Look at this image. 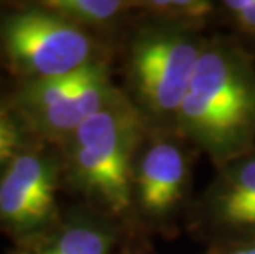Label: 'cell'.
<instances>
[{"label": "cell", "instance_id": "obj_13", "mask_svg": "<svg viewBox=\"0 0 255 254\" xmlns=\"http://www.w3.org/2000/svg\"><path fill=\"white\" fill-rule=\"evenodd\" d=\"M33 139L8 98H0V175Z\"/></svg>", "mask_w": 255, "mask_h": 254}, {"label": "cell", "instance_id": "obj_15", "mask_svg": "<svg viewBox=\"0 0 255 254\" xmlns=\"http://www.w3.org/2000/svg\"><path fill=\"white\" fill-rule=\"evenodd\" d=\"M17 254H26V253H25V251H23V250H21V251H18V253H17Z\"/></svg>", "mask_w": 255, "mask_h": 254}, {"label": "cell", "instance_id": "obj_3", "mask_svg": "<svg viewBox=\"0 0 255 254\" xmlns=\"http://www.w3.org/2000/svg\"><path fill=\"white\" fill-rule=\"evenodd\" d=\"M208 35L135 17L119 46L121 88L146 129L178 132V114Z\"/></svg>", "mask_w": 255, "mask_h": 254}, {"label": "cell", "instance_id": "obj_7", "mask_svg": "<svg viewBox=\"0 0 255 254\" xmlns=\"http://www.w3.org/2000/svg\"><path fill=\"white\" fill-rule=\"evenodd\" d=\"M61 190L59 149L31 139L0 175V231L30 250L61 221Z\"/></svg>", "mask_w": 255, "mask_h": 254}, {"label": "cell", "instance_id": "obj_10", "mask_svg": "<svg viewBox=\"0 0 255 254\" xmlns=\"http://www.w3.org/2000/svg\"><path fill=\"white\" fill-rule=\"evenodd\" d=\"M119 50L137 17L138 0H41L38 2Z\"/></svg>", "mask_w": 255, "mask_h": 254}, {"label": "cell", "instance_id": "obj_12", "mask_svg": "<svg viewBox=\"0 0 255 254\" xmlns=\"http://www.w3.org/2000/svg\"><path fill=\"white\" fill-rule=\"evenodd\" d=\"M216 25L255 56V0H218Z\"/></svg>", "mask_w": 255, "mask_h": 254}, {"label": "cell", "instance_id": "obj_8", "mask_svg": "<svg viewBox=\"0 0 255 254\" xmlns=\"http://www.w3.org/2000/svg\"><path fill=\"white\" fill-rule=\"evenodd\" d=\"M184 230L208 250L255 241V147L216 169L194 197Z\"/></svg>", "mask_w": 255, "mask_h": 254}, {"label": "cell", "instance_id": "obj_9", "mask_svg": "<svg viewBox=\"0 0 255 254\" xmlns=\"http://www.w3.org/2000/svg\"><path fill=\"white\" fill-rule=\"evenodd\" d=\"M126 231L128 230L119 221L83 207L63 216L55 230L23 251L26 254H114Z\"/></svg>", "mask_w": 255, "mask_h": 254}, {"label": "cell", "instance_id": "obj_6", "mask_svg": "<svg viewBox=\"0 0 255 254\" xmlns=\"http://www.w3.org/2000/svg\"><path fill=\"white\" fill-rule=\"evenodd\" d=\"M122 96L111 64L96 63L63 76L20 81L8 99L31 137L58 147Z\"/></svg>", "mask_w": 255, "mask_h": 254}, {"label": "cell", "instance_id": "obj_16", "mask_svg": "<svg viewBox=\"0 0 255 254\" xmlns=\"http://www.w3.org/2000/svg\"><path fill=\"white\" fill-rule=\"evenodd\" d=\"M204 254H209V253H208V251H206V253H204Z\"/></svg>", "mask_w": 255, "mask_h": 254}, {"label": "cell", "instance_id": "obj_11", "mask_svg": "<svg viewBox=\"0 0 255 254\" xmlns=\"http://www.w3.org/2000/svg\"><path fill=\"white\" fill-rule=\"evenodd\" d=\"M218 2L214 0H138L137 17L208 33L216 25Z\"/></svg>", "mask_w": 255, "mask_h": 254}, {"label": "cell", "instance_id": "obj_4", "mask_svg": "<svg viewBox=\"0 0 255 254\" xmlns=\"http://www.w3.org/2000/svg\"><path fill=\"white\" fill-rule=\"evenodd\" d=\"M117 48L38 2L0 18V59L20 81L69 74L111 64Z\"/></svg>", "mask_w": 255, "mask_h": 254}, {"label": "cell", "instance_id": "obj_1", "mask_svg": "<svg viewBox=\"0 0 255 254\" xmlns=\"http://www.w3.org/2000/svg\"><path fill=\"white\" fill-rule=\"evenodd\" d=\"M176 131L216 169L255 147V56L227 33H209Z\"/></svg>", "mask_w": 255, "mask_h": 254}, {"label": "cell", "instance_id": "obj_14", "mask_svg": "<svg viewBox=\"0 0 255 254\" xmlns=\"http://www.w3.org/2000/svg\"><path fill=\"white\" fill-rule=\"evenodd\" d=\"M209 254H255V241L242 243V245H229L219 248H209L206 250Z\"/></svg>", "mask_w": 255, "mask_h": 254}, {"label": "cell", "instance_id": "obj_5", "mask_svg": "<svg viewBox=\"0 0 255 254\" xmlns=\"http://www.w3.org/2000/svg\"><path fill=\"white\" fill-rule=\"evenodd\" d=\"M198 150L178 132L146 129L132 169V233L173 240L186 223Z\"/></svg>", "mask_w": 255, "mask_h": 254}, {"label": "cell", "instance_id": "obj_2", "mask_svg": "<svg viewBox=\"0 0 255 254\" xmlns=\"http://www.w3.org/2000/svg\"><path fill=\"white\" fill-rule=\"evenodd\" d=\"M146 131L126 94L58 145L64 190L132 233V169Z\"/></svg>", "mask_w": 255, "mask_h": 254}]
</instances>
